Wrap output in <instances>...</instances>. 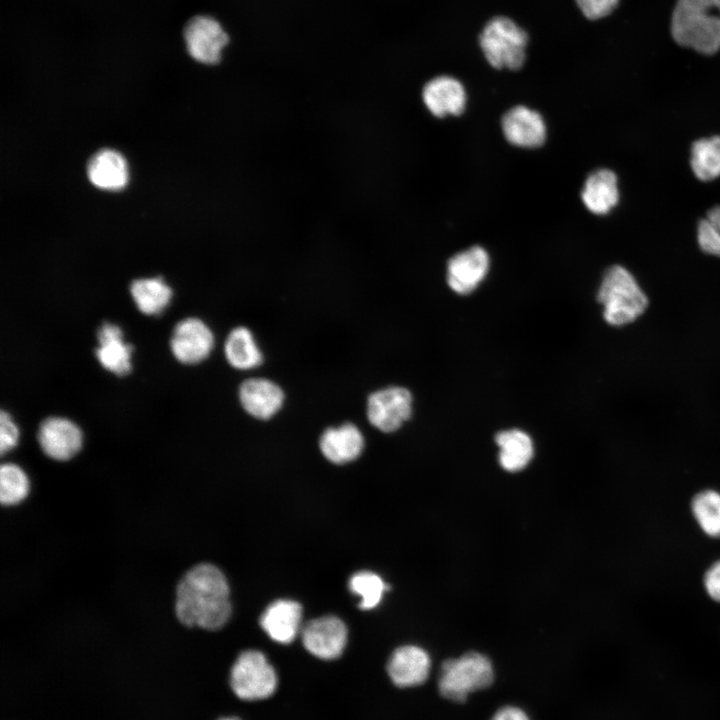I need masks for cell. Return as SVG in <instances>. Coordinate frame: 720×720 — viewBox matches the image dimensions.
Wrapping results in <instances>:
<instances>
[{"label":"cell","instance_id":"25","mask_svg":"<svg viewBox=\"0 0 720 720\" xmlns=\"http://www.w3.org/2000/svg\"><path fill=\"white\" fill-rule=\"evenodd\" d=\"M224 353L228 363L239 370L253 369L263 362V355L253 334L243 326L234 328L228 334Z\"/></svg>","mask_w":720,"mask_h":720},{"label":"cell","instance_id":"15","mask_svg":"<svg viewBox=\"0 0 720 720\" xmlns=\"http://www.w3.org/2000/svg\"><path fill=\"white\" fill-rule=\"evenodd\" d=\"M422 99L426 108L438 118L458 116L465 109L466 91L458 79L441 75L424 85Z\"/></svg>","mask_w":720,"mask_h":720},{"label":"cell","instance_id":"5","mask_svg":"<svg viewBox=\"0 0 720 720\" xmlns=\"http://www.w3.org/2000/svg\"><path fill=\"white\" fill-rule=\"evenodd\" d=\"M494 679L491 661L478 652H467L443 662L438 679L440 694L463 702L472 692L487 688Z\"/></svg>","mask_w":720,"mask_h":720},{"label":"cell","instance_id":"34","mask_svg":"<svg viewBox=\"0 0 720 720\" xmlns=\"http://www.w3.org/2000/svg\"><path fill=\"white\" fill-rule=\"evenodd\" d=\"M219 720H240V719L235 718V717H224V718H221V719H219Z\"/></svg>","mask_w":720,"mask_h":720},{"label":"cell","instance_id":"26","mask_svg":"<svg viewBox=\"0 0 720 720\" xmlns=\"http://www.w3.org/2000/svg\"><path fill=\"white\" fill-rule=\"evenodd\" d=\"M31 483L24 469L16 463L0 466V503L11 508L23 503L29 496Z\"/></svg>","mask_w":720,"mask_h":720},{"label":"cell","instance_id":"29","mask_svg":"<svg viewBox=\"0 0 720 720\" xmlns=\"http://www.w3.org/2000/svg\"><path fill=\"white\" fill-rule=\"evenodd\" d=\"M696 242L704 254L720 258V205L712 206L698 220Z\"/></svg>","mask_w":720,"mask_h":720},{"label":"cell","instance_id":"19","mask_svg":"<svg viewBox=\"0 0 720 720\" xmlns=\"http://www.w3.org/2000/svg\"><path fill=\"white\" fill-rule=\"evenodd\" d=\"M584 206L595 215H607L620 201L617 174L608 168H599L588 175L581 191Z\"/></svg>","mask_w":720,"mask_h":720},{"label":"cell","instance_id":"14","mask_svg":"<svg viewBox=\"0 0 720 720\" xmlns=\"http://www.w3.org/2000/svg\"><path fill=\"white\" fill-rule=\"evenodd\" d=\"M431 667L429 654L421 647L405 645L391 654L387 673L398 687L417 686L426 681Z\"/></svg>","mask_w":720,"mask_h":720},{"label":"cell","instance_id":"8","mask_svg":"<svg viewBox=\"0 0 720 720\" xmlns=\"http://www.w3.org/2000/svg\"><path fill=\"white\" fill-rule=\"evenodd\" d=\"M412 395L404 387L391 386L370 394L367 418L382 432L398 430L412 414Z\"/></svg>","mask_w":720,"mask_h":720},{"label":"cell","instance_id":"24","mask_svg":"<svg viewBox=\"0 0 720 720\" xmlns=\"http://www.w3.org/2000/svg\"><path fill=\"white\" fill-rule=\"evenodd\" d=\"M138 310L145 315H159L172 299L171 287L161 277L139 278L129 288Z\"/></svg>","mask_w":720,"mask_h":720},{"label":"cell","instance_id":"6","mask_svg":"<svg viewBox=\"0 0 720 720\" xmlns=\"http://www.w3.org/2000/svg\"><path fill=\"white\" fill-rule=\"evenodd\" d=\"M230 685L234 694L242 700H263L275 692L278 678L274 667L262 652L246 650L232 665Z\"/></svg>","mask_w":720,"mask_h":720},{"label":"cell","instance_id":"33","mask_svg":"<svg viewBox=\"0 0 720 720\" xmlns=\"http://www.w3.org/2000/svg\"><path fill=\"white\" fill-rule=\"evenodd\" d=\"M491 720H530L526 713L520 708L506 706L499 709Z\"/></svg>","mask_w":720,"mask_h":720},{"label":"cell","instance_id":"2","mask_svg":"<svg viewBox=\"0 0 720 720\" xmlns=\"http://www.w3.org/2000/svg\"><path fill=\"white\" fill-rule=\"evenodd\" d=\"M671 34L683 47L712 55L720 50V0H677Z\"/></svg>","mask_w":720,"mask_h":720},{"label":"cell","instance_id":"10","mask_svg":"<svg viewBox=\"0 0 720 720\" xmlns=\"http://www.w3.org/2000/svg\"><path fill=\"white\" fill-rule=\"evenodd\" d=\"M214 335L208 325L199 318L188 317L174 327L170 349L177 361L186 365L200 363L211 353Z\"/></svg>","mask_w":720,"mask_h":720},{"label":"cell","instance_id":"11","mask_svg":"<svg viewBox=\"0 0 720 720\" xmlns=\"http://www.w3.org/2000/svg\"><path fill=\"white\" fill-rule=\"evenodd\" d=\"M348 631L345 623L333 615L310 620L301 630L305 649L323 660L338 658L347 643Z\"/></svg>","mask_w":720,"mask_h":720},{"label":"cell","instance_id":"13","mask_svg":"<svg viewBox=\"0 0 720 720\" xmlns=\"http://www.w3.org/2000/svg\"><path fill=\"white\" fill-rule=\"evenodd\" d=\"M501 127L506 140L518 147L537 148L546 139V125L535 110L518 105L502 117Z\"/></svg>","mask_w":720,"mask_h":720},{"label":"cell","instance_id":"1","mask_svg":"<svg viewBox=\"0 0 720 720\" xmlns=\"http://www.w3.org/2000/svg\"><path fill=\"white\" fill-rule=\"evenodd\" d=\"M173 612L187 628L221 629L232 613L230 587L222 570L209 562L185 570L175 585Z\"/></svg>","mask_w":720,"mask_h":720},{"label":"cell","instance_id":"21","mask_svg":"<svg viewBox=\"0 0 720 720\" xmlns=\"http://www.w3.org/2000/svg\"><path fill=\"white\" fill-rule=\"evenodd\" d=\"M87 172L91 183L104 190H120L128 181L125 158L111 149L95 153L88 163Z\"/></svg>","mask_w":720,"mask_h":720},{"label":"cell","instance_id":"9","mask_svg":"<svg viewBox=\"0 0 720 720\" xmlns=\"http://www.w3.org/2000/svg\"><path fill=\"white\" fill-rule=\"evenodd\" d=\"M37 442L46 457L57 462H66L80 452L83 433L70 419L52 416L39 424Z\"/></svg>","mask_w":720,"mask_h":720},{"label":"cell","instance_id":"3","mask_svg":"<svg viewBox=\"0 0 720 720\" xmlns=\"http://www.w3.org/2000/svg\"><path fill=\"white\" fill-rule=\"evenodd\" d=\"M596 296L603 307L604 320L615 327L635 322L649 305L648 297L636 277L619 264L605 271Z\"/></svg>","mask_w":720,"mask_h":720},{"label":"cell","instance_id":"23","mask_svg":"<svg viewBox=\"0 0 720 720\" xmlns=\"http://www.w3.org/2000/svg\"><path fill=\"white\" fill-rule=\"evenodd\" d=\"M689 167L696 179L710 182L720 177V134L694 140L689 149Z\"/></svg>","mask_w":720,"mask_h":720},{"label":"cell","instance_id":"31","mask_svg":"<svg viewBox=\"0 0 720 720\" xmlns=\"http://www.w3.org/2000/svg\"><path fill=\"white\" fill-rule=\"evenodd\" d=\"M582 14L589 20H598L611 14L619 0H575Z\"/></svg>","mask_w":720,"mask_h":720},{"label":"cell","instance_id":"12","mask_svg":"<svg viewBox=\"0 0 720 720\" xmlns=\"http://www.w3.org/2000/svg\"><path fill=\"white\" fill-rule=\"evenodd\" d=\"M489 255L481 246H472L451 257L447 264V284L460 295L473 292L489 270Z\"/></svg>","mask_w":720,"mask_h":720},{"label":"cell","instance_id":"32","mask_svg":"<svg viewBox=\"0 0 720 720\" xmlns=\"http://www.w3.org/2000/svg\"><path fill=\"white\" fill-rule=\"evenodd\" d=\"M704 586L708 595L720 602V560L714 563L706 572Z\"/></svg>","mask_w":720,"mask_h":720},{"label":"cell","instance_id":"22","mask_svg":"<svg viewBox=\"0 0 720 720\" xmlns=\"http://www.w3.org/2000/svg\"><path fill=\"white\" fill-rule=\"evenodd\" d=\"M499 447L498 461L508 472H518L528 466L534 455L531 437L520 429H507L495 436Z\"/></svg>","mask_w":720,"mask_h":720},{"label":"cell","instance_id":"30","mask_svg":"<svg viewBox=\"0 0 720 720\" xmlns=\"http://www.w3.org/2000/svg\"><path fill=\"white\" fill-rule=\"evenodd\" d=\"M19 429L11 415L2 410L0 413V454L4 456L13 450L19 441Z\"/></svg>","mask_w":720,"mask_h":720},{"label":"cell","instance_id":"20","mask_svg":"<svg viewBox=\"0 0 720 720\" xmlns=\"http://www.w3.org/2000/svg\"><path fill=\"white\" fill-rule=\"evenodd\" d=\"M319 446L324 457L334 464H345L358 458L364 448V437L353 423L327 428Z\"/></svg>","mask_w":720,"mask_h":720},{"label":"cell","instance_id":"4","mask_svg":"<svg viewBox=\"0 0 720 720\" xmlns=\"http://www.w3.org/2000/svg\"><path fill=\"white\" fill-rule=\"evenodd\" d=\"M528 34L506 16H495L483 27L479 45L487 62L496 69L517 70L526 60Z\"/></svg>","mask_w":720,"mask_h":720},{"label":"cell","instance_id":"28","mask_svg":"<svg viewBox=\"0 0 720 720\" xmlns=\"http://www.w3.org/2000/svg\"><path fill=\"white\" fill-rule=\"evenodd\" d=\"M349 588L360 597L359 608L369 610L380 603L387 585L379 575L370 571H360L351 576Z\"/></svg>","mask_w":720,"mask_h":720},{"label":"cell","instance_id":"27","mask_svg":"<svg viewBox=\"0 0 720 720\" xmlns=\"http://www.w3.org/2000/svg\"><path fill=\"white\" fill-rule=\"evenodd\" d=\"M692 512L704 533L720 537V493L705 490L692 501Z\"/></svg>","mask_w":720,"mask_h":720},{"label":"cell","instance_id":"7","mask_svg":"<svg viewBox=\"0 0 720 720\" xmlns=\"http://www.w3.org/2000/svg\"><path fill=\"white\" fill-rule=\"evenodd\" d=\"M184 39L189 55L206 65L219 63L230 41L222 24L207 15H198L188 21L184 28Z\"/></svg>","mask_w":720,"mask_h":720},{"label":"cell","instance_id":"17","mask_svg":"<svg viewBox=\"0 0 720 720\" xmlns=\"http://www.w3.org/2000/svg\"><path fill=\"white\" fill-rule=\"evenodd\" d=\"M239 399L248 414L267 420L281 409L284 393L276 383L268 379L251 378L241 384Z\"/></svg>","mask_w":720,"mask_h":720},{"label":"cell","instance_id":"18","mask_svg":"<svg viewBox=\"0 0 720 720\" xmlns=\"http://www.w3.org/2000/svg\"><path fill=\"white\" fill-rule=\"evenodd\" d=\"M302 607L293 600L279 599L272 602L263 612L260 625L275 642L291 643L301 628Z\"/></svg>","mask_w":720,"mask_h":720},{"label":"cell","instance_id":"16","mask_svg":"<svg viewBox=\"0 0 720 720\" xmlns=\"http://www.w3.org/2000/svg\"><path fill=\"white\" fill-rule=\"evenodd\" d=\"M98 347L95 355L101 366L117 376H125L132 369L133 347L124 342L122 329L111 322H104L97 331Z\"/></svg>","mask_w":720,"mask_h":720}]
</instances>
